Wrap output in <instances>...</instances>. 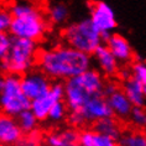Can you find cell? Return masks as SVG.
<instances>
[{
    "mask_svg": "<svg viewBox=\"0 0 146 146\" xmlns=\"http://www.w3.org/2000/svg\"><path fill=\"white\" fill-rule=\"evenodd\" d=\"M93 57L67 45L43 48L38 53L37 64L54 82H67L92 68Z\"/></svg>",
    "mask_w": 146,
    "mask_h": 146,
    "instance_id": "obj_1",
    "label": "cell"
},
{
    "mask_svg": "<svg viewBox=\"0 0 146 146\" xmlns=\"http://www.w3.org/2000/svg\"><path fill=\"white\" fill-rule=\"evenodd\" d=\"M8 9L13 15V24L9 31L13 37L37 42L45 36L47 21L38 6L29 1H16Z\"/></svg>",
    "mask_w": 146,
    "mask_h": 146,
    "instance_id": "obj_2",
    "label": "cell"
},
{
    "mask_svg": "<svg viewBox=\"0 0 146 146\" xmlns=\"http://www.w3.org/2000/svg\"><path fill=\"white\" fill-rule=\"evenodd\" d=\"M105 83L104 76L94 68L64 82V103L69 111L79 110L92 97L102 96Z\"/></svg>",
    "mask_w": 146,
    "mask_h": 146,
    "instance_id": "obj_3",
    "label": "cell"
},
{
    "mask_svg": "<svg viewBox=\"0 0 146 146\" xmlns=\"http://www.w3.org/2000/svg\"><path fill=\"white\" fill-rule=\"evenodd\" d=\"M38 53L37 42L14 37L8 56L1 60V69L6 72V74H16L21 77L34 69L38 60Z\"/></svg>",
    "mask_w": 146,
    "mask_h": 146,
    "instance_id": "obj_4",
    "label": "cell"
},
{
    "mask_svg": "<svg viewBox=\"0 0 146 146\" xmlns=\"http://www.w3.org/2000/svg\"><path fill=\"white\" fill-rule=\"evenodd\" d=\"M62 38L66 45L83 53L92 54L103 45V36L93 26L89 17L73 21L62 30Z\"/></svg>",
    "mask_w": 146,
    "mask_h": 146,
    "instance_id": "obj_5",
    "label": "cell"
},
{
    "mask_svg": "<svg viewBox=\"0 0 146 146\" xmlns=\"http://www.w3.org/2000/svg\"><path fill=\"white\" fill-rule=\"evenodd\" d=\"M0 108L3 114L17 118L21 113L31 108V100L21 88V77L5 74L0 81Z\"/></svg>",
    "mask_w": 146,
    "mask_h": 146,
    "instance_id": "obj_6",
    "label": "cell"
},
{
    "mask_svg": "<svg viewBox=\"0 0 146 146\" xmlns=\"http://www.w3.org/2000/svg\"><path fill=\"white\" fill-rule=\"evenodd\" d=\"M108 118H113V111L109 107L107 98L102 94L92 97L79 110L69 111L67 121L71 127L77 129L89 124H96Z\"/></svg>",
    "mask_w": 146,
    "mask_h": 146,
    "instance_id": "obj_7",
    "label": "cell"
},
{
    "mask_svg": "<svg viewBox=\"0 0 146 146\" xmlns=\"http://www.w3.org/2000/svg\"><path fill=\"white\" fill-rule=\"evenodd\" d=\"M89 19L92 21L93 26L103 36L104 41L111 34H114L115 29L118 26L115 11L105 1L93 3L89 10Z\"/></svg>",
    "mask_w": 146,
    "mask_h": 146,
    "instance_id": "obj_8",
    "label": "cell"
},
{
    "mask_svg": "<svg viewBox=\"0 0 146 146\" xmlns=\"http://www.w3.org/2000/svg\"><path fill=\"white\" fill-rule=\"evenodd\" d=\"M52 83L51 78L47 77L41 69H32L26 74L21 76V88L31 102L45 96L51 89Z\"/></svg>",
    "mask_w": 146,
    "mask_h": 146,
    "instance_id": "obj_9",
    "label": "cell"
},
{
    "mask_svg": "<svg viewBox=\"0 0 146 146\" xmlns=\"http://www.w3.org/2000/svg\"><path fill=\"white\" fill-rule=\"evenodd\" d=\"M64 100V83L62 82H53L51 89L45 96L31 102L30 110L36 115L40 121H45L48 119L50 110L54 104L58 102Z\"/></svg>",
    "mask_w": 146,
    "mask_h": 146,
    "instance_id": "obj_10",
    "label": "cell"
},
{
    "mask_svg": "<svg viewBox=\"0 0 146 146\" xmlns=\"http://www.w3.org/2000/svg\"><path fill=\"white\" fill-rule=\"evenodd\" d=\"M93 61L96 62L98 71L104 77H115L120 72V63L114 57V54L110 52V50L103 43L100 47H98L97 51L92 54Z\"/></svg>",
    "mask_w": 146,
    "mask_h": 146,
    "instance_id": "obj_11",
    "label": "cell"
},
{
    "mask_svg": "<svg viewBox=\"0 0 146 146\" xmlns=\"http://www.w3.org/2000/svg\"><path fill=\"white\" fill-rule=\"evenodd\" d=\"M105 45L110 50V52L114 54V57L118 60L120 64H126L133 61L134 51L129 40L125 36L114 32L105 40Z\"/></svg>",
    "mask_w": 146,
    "mask_h": 146,
    "instance_id": "obj_12",
    "label": "cell"
},
{
    "mask_svg": "<svg viewBox=\"0 0 146 146\" xmlns=\"http://www.w3.org/2000/svg\"><path fill=\"white\" fill-rule=\"evenodd\" d=\"M23 130L16 118L3 115L0 119V142L3 146H17L23 140Z\"/></svg>",
    "mask_w": 146,
    "mask_h": 146,
    "instance_id": "obj_13",
    "label": "cell"
},
{
    "mask_svg": "<svg viewBox=\"0 0 146 146\" xmlns=\"http://www.w3.org/2000/svg\"><path fill=\"white\" fill-rule=\"evenodd\" d=\"M107 100L109 103L113 116L121 120H129L130 114L134 109V105L131 104L129 98L125 96V93L121 90V88L118 89L115 93H113L111 96L107 97Z\"/></svg>",
    "mask_w": 146,
    "mask_h": 146,
    "instance_id": "obj_14",
    "label": "cell"
},
{
    "mask_svg": "<svg viewBox=\"0 0 146 146\" xmlns=\"http://www.w3.org/2000/svg\"><path fill=\"white\" fill-rule=\"evenodd\" d=\"M47 146H79V133L73 127L53 131L46 136Z\"/></svg>",
    "mask_w": 146,
    "mask_h": 146,
    "instance_id": "obj_15",
    "label": "cell"
},
{
    "mask_svg": "<svg viewBox=\"0 0 146 146\" xmlns=\"http://www.w3.org/2000/svg\"><path fill=\"white\" fill-rule=\"evenodd\" d=\"M79 146H119L114 139L97 133L94 129H83L79 133Z\"/></svg>",
    "mask_w": 146,
    "mask_h": 146,
    "instance_id": "obj_16",
    "label": "cell"
},
{
    "mask_svg": "<svg viewBox=\"0 0 146 146\" xmlns=\"http://www.w3.org/2000/svg\"><path fill=\"white\" fill-rule=\"evenodd\" d=\"M121 90L129 98L134 107H145L146 105V96L144 92V86L137 83L135 79L129 78L121 82Z\"/></svg>",
    "mask_w": 146,
    "mask_h": 146,
    "instance_id": "obj_17",
    "label": "cell"
},
{
    "mask_svg": "<svg viewBox=\"0 0 146 146\" xmlns=\"http://www.w3.org/2000/svg\"><path fill=\"white\" fill-rule=\"evenodd\" d=\"M93 129L96 130L97 133L114 139L115 141H119V139L121 137V134H123L121 126H120V124L118 123V120H116L114 116H113V118H108V119H103V120H100V121L96 123Z\"/></svg>",
    "mask_w": 146,
    "mask_h": 146,
    "instance_id": "obj_18",
    "label": "cell"
},
{
    "mask_svg": "<svg viewBox=\"0 0 146 146\" xmlns=\"http://www.w3.org/2000/svg\"><path fill=\"white\" fill-rule=\"evenodd\" d=\"M69 17V9L64 3L54 1L47 8V19L53 25H63Z\"/></svg>",
    "mask_w": 146,
    "mask_h": 146,
    "instance_id": "obj_19",
    "label": "cell"
},
{
    "mask_svg": "<svg viewBox=\"0 0 146 146\" xmlns=\"http://www.w3.org/2000/svg\"><path fill=\"white\" fill-rule=\"evenodd\" d=\"M119 146H146V133L140 130H125L119 139Z\"/></svg>",
    "mask_w": 146,
    "mask_h": 146,
    "instance_id": "obj_20",
    "label": "cell"
},
{
    "mask_svg": "<svg viewBox=\"0 0 146 146\" xmlns=\"http://www.w3.org/2000/svg\"><path fill=\"white\" fill-rule=\"evenodd\" d=\"M16 119H17V123H19L21 130H23V133H25L26 135L36 133V130H37V127H38L40 120L36 118V115L30 110V109L26 111H24V113H21Z\"/></svg>",
    "mask_w": 146,
    "mask_h": 146,
    "instance_id": "obj_21",
    "label": "cell"
},
{
    "mask_svg": "<svg viewBox=\"0 0 146 146\" xmlns=\"http://www.w3.org/2000/svg\"><path fill=\"white\" fill-rule=\"evenodd\" d=\"M130 124L135 130H146V107H134L129 118Z\"/></svg>",
    "mask_w": 146,
    "mask_h": 146,
    "instance_id": "obj_22",
    "label": "cell"
},
{
    "mask_svg": "<svg viewBox=\"0 0 146 146\" xmlns=\"http://www.w3.org/2000/svg\"><path fill=\"white\" fill-rule=\"evenodd\" d=\"M68 114H69V109L67 108L64 100H62V102H58L57 104H54L52 107V109L50 110L48 119L47 120L52 124H58V123H62L64 119H67Z\"/></svg>",
    "mask_w": 146,
    "mask_h": 146,
    "instance_id": "obj_23",
    "label": "cell"
},
{
    "mask_svg": "<svg viewBox=\"0 0 146 146\" xmlns=\"http://www.w3.org/2000/svg\"><path fill=\"white\" fill-rule=\"evenodd\" d=\"M131 78L135 79L141 86L146 87V62L145 61H135L130 66Z\"/></svg>",
    "mask_w": 146,
    "mask_h": 146,
    "instance_id": "obj_24",
    "label": "cell"
},
{
    "mask_svg": "<svg viewBox=\"0 0 146 146\" xmlns=\"http://www.w3.org/2000/svg\"><path fill=\"white\" fill-rule=\"evenodd\" d=\"M13 24V15L9 9H3L0 11V31L1 34H9L10 27Z\"/></svg>",
    "mask_w": 146,
    "mask_h": 146,
    "instance_id": "obj_25",
    "label": "cell"
},
{
    "mask_svg": "<svg viewBox=\"0 0 146 146\" xmlns=\"http://www.w3.org/2000/svg\"><path fill=\"white\" fill-rule=\"evenodd\" d=\"M13 40L14 37L10 34H0V60L8 56L13 46Z\"/></svg>",
    "mask_w": 146,
    "mask_h": 146,
    "instance_id": "obj_26",
    "label": "cell"
},
{
    "mask_svg": "<svg viewBox=\"0 0 146 146\" xmlns=\"http://www.w3.org/2000/svg\"><path fill=\"white\" fill-rule=\"evenodd\" d=\"M40 145V136L37 133H32L26 135V137H23V140L19 142L17 146H38Z\"/></svg>",
    "mask_w": 146,
    "mask_h": 146,
    "instance_id": "obj_27",
    "label": "cell"
},
{
    "mask_svg": "<svg viewBox=\"0 0 146 146\" xmlns=\"http://www.w3.org/2000/svg\"><path fill=\"white\" fill-rule=\"evenodd\" d=\"M118 89H120V88L115 82H107L105 83V87H104V90H103V96L107 98L109 96H111L113 93H115Z\"/></svg>",
    "mask_w": 146,
    "mask_h": 146,
    "instance_id": "obj_28",
    "label": "cell"
},
{
    "mask_svg": "<svg viewBox=\"0 0 146 146\" xmlns=\"http://www.w3.org/2000/svg\"><path fill=\"white\" fill-rule=\"evenodd\" d=\"M144 92H145V96H146V87H144Z\"/></svg>",
    "mask_w": 146,
    "mask_h": 146,
    "instance_id": "obj_29",
    "label": "cell"
}]
</instances>
